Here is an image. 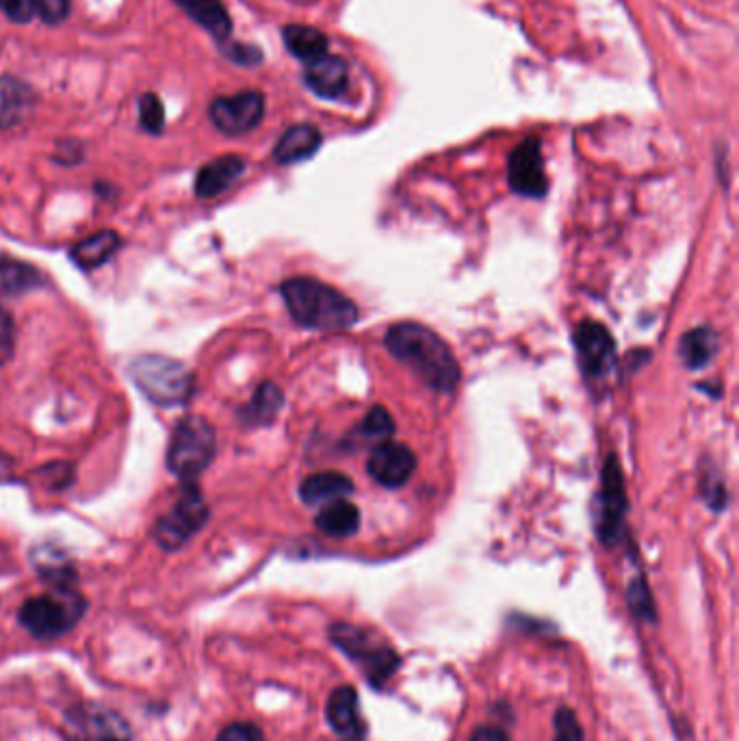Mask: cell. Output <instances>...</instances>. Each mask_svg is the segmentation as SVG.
Segmentation results:
<instances>
[{"label":"cell","mask_w":739,"mask_h":741,"mask_svg":"<svg viewBox=\"0 0 739 741\" xmlns=\"http://www.w3.org/2000/svg\"><path fill=\"white\" fill-rule=\"evenodd\" d=\"M63 733L70 741H131V729L124 718L96 705L67 711Z\"/></svg>","instance_id":"9c48e42d"},{"label":"cell","mask_w":739,"mask_h":741,"mask_svg":"<svg viewBox=\"0 0 739 741\" xmlns=\"http://www.w3.org/2000/svg\"><path fill=\"white\" fill-rule=\"evenodd\" d=\"M221 53L226 54L230 61L239 63V65H257L263 61V54L257 46H248V44H239V42H221Z\"/></svg>","instance_id":"836d02e7"},{"label":"cell","mask_w":739,"mask_h":741,"mask_svg":"<svg viewBox=\"0 0 739 741\" xmlns=\"http://www.w3.org/2000/svg\"><path fill=\"white\" fill-rule=\"evenodd\" d=\"M0 11L18 24H27L38 15V0H0Z\"/></svg>","instance_id":"1f68e13d"},{"label":"cell","mask_w":739,"mask_h":741,"mask_svg":"<svg viewBox=\"0 0 739 741\" xmlns=\"http://www.w3.org/2000/svg\"><path fill=\"white\" fill-rule=\"evenodd\" d=\"M627 512V490L625 477L616 456H610L603 467L601 490L594 505V528L596 535L605 546H616L623 535Z\"/></svg>","instance_id":"ba28073f"},{"label":"cell","mask_w":739,"mask_h":741,"mask_svg":"<svg viewBox=\"0 0 739 741\" xmlns=\"http://www.w3.org/2000/svg\"><path fill=\"white\" fill-rule=\"evenodd\" d=\"M315 525L330 538H350L361 528V510L347 499L332 501L321 505Z\"/></svg>","instance_id":"ffe728a7"},{"label":"cell","mask_w":739,"mask_h":741,"mask_svg":"<svg viewBox=\"0 0 739 741\" xmlns=\"http://www.w3.org/2000/svg\"><path fill=\"white\" fill-rule=\"evenodd\" d=\"M139 124L146 133L159 135L165 128V108L157 94H144L139 98Z\"/></svg>","instance_id":"83f0119b"},{"label":"cell","mask_w":739,"mask_h":741,"mask_svg":"<svg viewBox=\"0 0 739 741\" xmlns=\"http://www.w3.org/2000/svg\"><path fill=\"white\" fill-rule=\"evenodd\" d=\"M354 492V481L343 473L325 471L306 477L300 486V497L306 505H327Z\"/></svg>","instance_id":"d6986e66"},{"label":"cell","mask_w":739,"mask_h":741,"mask_svg":"<svg viewBox=\"0 0 739 741\" xmlns=\"http://www.w3.org/2000/svg\"><path fill=\"white\" fill-rule=\"evenodd\" d=\"M304 83L313 94H318L319 98L336 101L347 92L350 67L336 54H321L318 59L309 61L304 70Z\"/></svg>","instance_id":"9a60e30c"},{"label":"cell","mask_w":739,"mask_h":741,"mask_svg":"<svg viewBox=\"0 0 739 741\" xmlns=\"http://www.w3.org/2000/svg\"><path fill=\"white\" fill-rule=\"evenodd\" d=\"M386 349L402 361L436 393H451L460 384V365L451 347L421 323L404 321L393 325L384 338Z\"/></svg>","instance_id":"6da1fadb"},{"label":"cell","mask_w":739,"mask_h":741,"mask_svg":"<svg viewBox=\"0 0 739 741\" xmlns=\"http://www.w3.org/2000/svg\"><path fill=\"white\" fill-rule=\"evenodd\" d=\"M33 101L35 94L27 83L13 76H0V128L15 126L33 106Z\"/></svg>","instance_id":"7402d4cb"},{"label":"cell","mask_w":739,"mask_h":741,"mask_svg":"<svg viewBox=\"0 0 739 741\" xmlns=\"http://www.w3.org/2000/svg\"><path fill=\"white\" fill-rule=\"evenodd\" d=\"M282 404H284L282 390L275 384L264 382L254 393L252 401L243 408L241 419L248 425H269L282 410Z\"/></svg>","instance_id":"484cf974"},{"label":"cell","mask_w":739,"mask_h":741,"mask_svg":"<svg viewBox=\"0 0 739 741\" xmlns=\"http://www.w3.org/2000/svg\"><path fill=\"white\" fill-rule=\"evenodd\" d=\"M264 115V98L261 92H239L212 101L209 117L217 131L226 135H246L254 131Z\"/></svg>","instance_id":"30bf717a"},{"label":"cell","mask_w":739,"mask_h":741,"mask_svg":"<svg viewBox=\"0 0 739 741\" xmlns=\"http://www.w3.org/2000/svg\"><path fill=\"white\" fill-rule=\"evenodd\" d=\"M367 471L384 488H402L417 471V456L402 442L384 440L371 451Z\"/></svg>","instance_id":"4fadbf2b"},{"label":"cell","mask_w":739,"mask_h":741,"mask_svg":"<svg viewBox=\"0 0 739 741\" xmlns=\"http://www.w3.org/2000/svg\"><path fill=\"white\" fill-rule=\"evenodd\" d=\"M128 373L146 399L160 408L185 406L194 395L191 370L174 358L159 354L139 356L131 363Z\"/></svg>","instance_id":"277c9868"},{"label":"cell","mask_w":739,"mask_h":741,"mask_svg":"<svg viewBox=\"0 0 739 741\" xmlns=\"http://www.w3.org/2000/svg\"><path fill=\"white\" fill-rule=\"evenodd\" d=\"M575 345L581 370L587 377L601 379L616 365V343L610 330L594 321H583L575 330Z\"/></svg>","instance_id":"8fae6325"},{"label":"cell","mask_w":739,"mask_h":741,"mask_svg":"<svg viewBox=\"0 0 739 741\" xmlns=\"http://www.w3.org/2000/svg\"><path fill=\"white\" fill-rule=\"evenodd\" d=\"M42 284V273L29 263L11 257H0V295L15 298Z\"/></svg>","instance_id":"cb8c5ba5"},{"label":"cell","mask_w":739,"mask_h":741,"mask_svg":"<svg viewBox=\"0 0 739 741\" xmlns=\"http://www.w3.org/2000/svg\"><path fill=\"white\" fill-rule=\"evenodd\" d=\"M280 293L295 323L318 332L347 330L358 321L356 304L339 289L315 278H291Z\"/></svg>","instance_id":"7a4b0ae2"},{"label":"cell","mask_w":739,"mask_h":741,"mask_svg":"<svg viewBox=\"0 0 739 741\" xmlns=\"http://www.w3.org/2000/svg\"><path fill=\"white\" fill-rule=\"evenodd\" d=\"M217 741H264L263 731L250 722H235L228 724Z\"/></svg>","instance_id":"e575fe53"},{"label":"cell","mask_w":739,"mask_h":741,"mask_svg":"<svg viewBox=\"0 0 739 741\" xmlns=\"http://www.w3.org/2000/svg\"><path fill=\"white\" fill-rule=\"evenodd\" d=\"M282 40L289 53L302 61H313L321 54L327 53V38L315 27H306V24L284 27Z\"/></svg>","instance_id":"d4e9b609"},{"label":"cell","mask_w":739,"mask_h":741,"mask_svg":"<svg viewBox=\"0 0 739 741\" xmlns=\"http://www.w3.org/2000/svg\"><path fill=\"white\" fill-rule=\"evenodd\" d=\"M70 13V0H38V15L46 24H61Z\"/></svg>","instance_id":"d590c367"},{"label":"cell","mask_w":739,"mask_h":741,"mask_svg":"<svg viewBox=\"0 0 739 741\" xmlns=\"http://www.w3.org/2000/svg\"><path fill=\"white\" fill-rule=\"evenodd\" d=\"M508 180L514 194L525 198H542L549 189L547 174H544V160L540 142L529 137L525 139L508 160Z\"/></svg>","instance_id":"7c38bea8"},{"label":"cell","mask_w":739,"mask_h":741,"mask_svg":"<svg viewBox=\"0 0 739 741\" xmlns=\"http://www.w3.org/2000/svg\"><path fill=\"white\" fill-rule=\"evenodd\" d=\"M330 637L352 661H356L363 668L373 688H384V683L395 675V670L402 664L395 648L377 639L370 629L336 623L330 629Z\"/></svg>","instance_id":"5b68a950"},{"label":"cell","mask_w":739,"mask_h":741,"mask_svg":"<svg viewBox=\"0 0 739 741\" xmlns=\"http://www.w3.org/2000/svg\"><path fill=\"white\" fill-rule=\"evenodd\" d=\"M119 237L113 230H101L98 234L76 243L70 252L72 261L81 269H96L106 263L119 248Z\"/></svg>","instance_id":"603a6c76"},{"label":"cell","mask_w":739,"mask_h":741,"mask_svg":"<svg viewBox=\"0 0 739 741\" xmlns=\"http://www.w3.org/2000/svg\"><path fill=\"white\" fill-rule=\"evenodd\" d=\"M321 146V133L313 124H295L278 139L273 148V159L280 165H291L311 159Z\"/></svg>","instance_id":"e0dca14e"},{"label":"cell","mask_w":739,"mask_h":741,"mask_svg":"<svg viewBox=\"0 0 739 741\" xmlns=\"http://www.w3.org/2000/svg\"><path fill=\"white\" fill-rule=\"evenodd\" d=\"M471 741H512L508 731L499 729V727H479L473 731Z\"/></svg>","instance_id":"74e56055"},{"label":"cell","mask_w":739,"mask_h":741,"mask_svg":"<svg viewBox=\"0 0 739 741\" xmlns=\"http://www.w3.org/2000/svg\"><path fill=\"white\" fill-rule=\"evenodd\" d=\"M629 607L634 612V616L646 620V623H655V603L650 596V589L644 580H635L629 587Z\"/></svg>","instance_id":"f546056e"},{"label":"cell","mask_w":739,"mask_h":741,"mask_svg":"<svg viewBox=\"0 0 739 741\" xmlns=\"http://www.w3.org/2000/svg\"><path fill=\"white\" fill-rule=\"evenodd\" d=\"M196 24H200L207 33L221 44L230 40L232 20L221 0H174Z\"/></svg>","instance_id":"ac0fdd59"},{"label":"cell","mask_w":739,"mask_h":741,"mask_svg":"<svg viewBox=\"0 0 739 741\" xmlns=\"http://www.w3.org/2000/svg\"><path fill=\"white\" fill-rule=\"evenodd\" d=\"M13 347H15V325L9 311L0 306V367L11 361Z\"/></svg>","instance_id":"d6a6232c"},{"label":"cell","mask_w":739,"mask_h":741,"mask_svg":"<svg viewBox=\"0 0 739 741\" xmlns=\"http://www.w3.org/2000/svg\"><path fill=\"white\" fill-rule=\"evenodd\" d=\"M553 741H583V729H581L577 716L562 707L555 713V740Z\"/></svg>","instance_id":"4dcf8cb0"},{"label":"cell","mask_w":739,"mask_h":741,"mask_svg":"<svg viewBox=\"0 0 739 741\" xmlns=\"http://www.w3.org/2000/svg\"><path fill=\"white\" fill-rule=\"evenodd\" d=\"M9 469H11V460H9L7 456H2V453H0V477L7 476V473H9Z\"/></svg>","instance_id":"f35d334b"},{"label":"cell","mask_w":739,"mask_h":741,"mask_svg":"<svg viewBox=\"0 0 739 741\" xmlns=\"http://www.w3.org/2000/svg\"><path fill=\"white\" fill-rule=\"evenodd\" d=\"M720 349V338L711 327H694L681 338L679 356L689 370L709 367Z\"/></svg>","instance_id":"44dd1931"},{"label":"cell","mask_w":739,"mask_h":741,"mask_svg":"<svg viewBox=\"0 0 739 741\" xmlns=\"http://www.w3.org/2000/svg\"><path fill=\"white\" fill-rule=\"evenodd\" d=\"M246 171V160L237 155H226L207 163L196 176V196L198 198H217L223 194L241 174Z\"/></svg>","instance_id":"2e32d148"},{"label":"cell","mask_w":739,"mask_h":741,"mask_svg":"<svg viewBox=\"0 0 739 741\" xmlns=\"http://www.w3.org/2000/svg\"><path fill=\"white\" fill-rule=\"evenodd\" d=\"M217 451L215 429L205 417H187L176 425L169 449L167 469L185 481H191L207 471Z\"/></svg>","instance_id":"8992f818"},{"label":"cell","mask_w":739,"mask_h":741,"mask_svg":"<svg viewBox=\"0 0 739 741\" xmlns=\"http://www.w3.org/2000/svg\"><path fill=\"white\" fill-rule=\"evenodd\" d=\"M702 497L714 512H720L727 505V490L718 477H702Z\"/></svg>","instance_id":"8d00e7d4"},{"label":"cell","mask_w":739,"mask_h":741,"mask_svg":"<svg viewBox=\"0 0 739 741\" xmlns=\"http://www.w3.org/2000/svg\"><path fill=\"white\" fill-rule=\"evenodd\" d=\"M325 716L341 740L365 741L367 738V724L358 709V691L352 686H341L330 693Z\"/></svg>","instance_id":"5bb4252c"},{"label":"cell","mask_w":739,"mask_h":741,"mask_svg":"<svg viewBox=\"0 0 739 741\" xmlns=\"http://www.w3.org/2000/svg\"><path fill=\"white\" fill-rule=\"evenodd\" d=\"M361 434L370 440H386L395 434V421L384 408L375 406L361 424Z\"/></svg>","instance_id":"f1b7e54d"},{"label":"cell","mask_w":739,"mask_h":741,"mask_svg":"<svg viewBox=\"0 0 739 741\" xmlns=\"http://www.w3.org/2000/svg\"><path fill=\"white\" fill-rule=\"evenodd\" d=\"M35 568L42 573V577H46V582L54 583V587L72 585L76 577L70 562L54 549L35 551Z\"/></svg>","instance_id":"4316f807"},{"label":"cell","mask_w":739,"mask_h":741,"mask_svg":"<svg viewBox=\"0 0 739 741\" xmlns=\"http://www.w3.org/2000/svg\"><path fill=\"white\" fill-rule=\"evenodd\" d=\"M87 603L72 585H59L53 592L29 598L20 612V625L38 639L65 636L85 614Z\"/></svg>","instance_id":"3957f363"},{"label":"cell","mask_w":739,"mask_h":741,"mask_svg":"<svg viewBox=\"0 0 739 741\" xmlns=\"http://www.w3.org/2000/svg\"><path fill=\"white\" fill-rule=\"evenodd\" d=\"M209 521V508L198 486L189 483L178 494L176 503L155 523V540L165 551L180 549L194 533Z\"/></svg>","instance_id":"52a82bcc"}]
</instances>
